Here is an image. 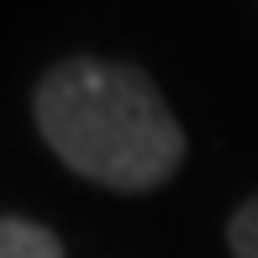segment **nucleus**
Masks as SVG:
<instances>
[{"instance_id": "1", "label": "nucleus", "mask_w": 258, "mask_h": 258, "mask_svg": "<svg viewBox=\"0 0 258 258\" xmlns=\"http://www.w3.org/2000/svg\"><path fill=\"white\" fill-rule=\"evenodd\" d=\"M32 116L42 143L100 190L148 195L184 163V126L137 63L63 58L37 79Z\"/></svg>"}, {"instance_id": "2", "label": "nucleus", "mask_w": 258, "mask_h": 258, "mask_svg": "<svg viewBox=\"0 0 258 258\" xmlns=\"http://www.w3.org/2000/svg\"><path fill=\"white\" fill-rule=\"evenodd\" d=\"M0 258H63V242L42 221L0 216Z\"/></svg>"}, {"instance_id": "3", "label": "nucleus", "mask_w": 258, "mask_h": 258, "mask_svg": "<svg viewBox=\"0 0 258 258\" xmlns=\"http://www.w3.org/2000/svg\"><path fill=\"white\" fill-rule=\"evenodd\" d=\"M227 248L232 258H258V195H248L227 221Z\"/></svg>"}]
</instances>
